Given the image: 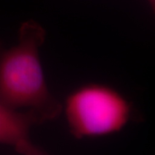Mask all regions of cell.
<instances>
[{
    "instance_id": "cell-1",
    "label": "cell",
    "mask_w": 155,
    "mask_h": 155,
    "mask_svg": "<svg viewBox=\"0 0 155 155\" xmlns=\"http://www.w3.org/2000/svg\"><path fill=\"white\" fill-rule=\"evenodd\" d=\"M46 30L34 20L22 22L18 41L5 48L0 40V102L11 109H27L43 123L62 112L61 103L50 91L40 59Z\"/></svg>"
},
{
    "instance_id": "cell-2",
    "label": "cell",
    "mask_w": 155,
    "mask_h": 155,
    "mask_svg": "<svg viewBox=\"0 0 155 155\" xmlns=\"http://www.w3.org/2000/svg\"><path fill=\"white\" fill-rule=\"evenodd\" d=\"M64 112L74 138H95L120 132L134 116L133 104L118 91L86 84L67 96Z\"/></svg>"
},
{
    "instance_id": "cell-3",
    "label": "cell",
    "mask_w": 155,
    "mask_h": 155,
    "mask_svg": "<svg viewBox=\"0 0 155 155\" xmlns=\"http://www.w3.org/2000/svg\"><path fill=\"white\" fill-rule=\"evenodd\" d=\"M41 123L32 111L21 112L0 102V145L9 146L21 155H41L45 151L30 138L31 127Z\"/></svg>"
},
{
    "instance_id": "cell-4",
    "label": "cell",
    "mask_w": 155,
    "mask_h": 155,
    "mask_svg": "<svg viewBox=\"0 0 155 155\" xmlns=\"http://www.w3.org/2000/svg\"><path fill=\"white\" fill-rule=\"evenodd\" d=\"M147 3H148V5H149L150 8H151V10L154 12L155 10V0H147Z\"/></svg>"
},
{
    "instance_id": "cell-5",
    "label": "cell",
    "mask_w": 155,
    "mask_h": 155,
    "mask_svg": "<svg viewBox=\"0 0 155 155\" xmlns=\"http://www.w3.org/2000/svg\"><path fill=\"white\" fill-rule=\"evenodd\" d=\"M46 155H48V153H47V154H46Z\"/></svg>"
}]
</instances>
